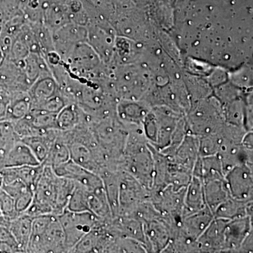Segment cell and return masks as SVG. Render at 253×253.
Listing matches in <instances>:
<instances>
[{"label": "cell", "instance_id": "1", "mask_svg": "<svg viewBox=\"0 0 253 253\" xmlns=\"http://www.w3.org/2000/svg\"><path fill=\"white\" fill-rule=\"evenodd\" d=\"M61 134L73 162L98 174L106 167L104 154L89 124L80 125L71 130L61 131Z\"/></svg>", "mask_w": 253, "mask_h": 253}, {"label": "cell", "instance_id": "2", "mask_svg": "<svg viewBox=\"0 0 253 253\" xmlns=\"http://www.w3.org/2000/svg\"><path fill=\"white\" fill-rule=\"evenodd\" d=\"M42 166V170L33 191V201L23 213L32 218L53 214L54 212L58 176L49 166Z\"/></svg>", "mask_w": 253, "mask_h": 253}, {"label": "cell", "instance_id": "3", "mask_svg": "<svg viewBox=\"0 0 253 253\" xmlns=\"http://www.w3.org/2000/svg\"><path fill=\"white\" fill-rule=\"evenodd\" d=\"M57 217L64 233L66 253H71L83 236L96 226L106 222L89 211L71 212L65 211Z\"/></svg>", "mask_w": 253, "mask_h": 253}, {"label": "cell", "instance_id": "4", "mask_svg": "<svg viewBox=\"0 0 253 253\" xmlns=\"http://www.w3.org/2000/svg\"><path fill=\"white\" fill-rule=\"evenodd\" d=\"M27 253H66L64 233L57 216L53 214L42 230L31 232Z\"/></svg>", "mask_w": 253, "mask_h": 253}, {"label": "cell", "instance_id": "5", "mask_svg": "<svg viewBox=\"0 0 253 253\" xmlns=\"http://www.w3.org/2000/svg\"><path fill=\"white\" fill-rule=\"evenodd\" d=\"M121 168L149 191L154 185V158L149 144L130 156H123Z\"/></svg>", "mask_w": 253, "mask_h": 253}, {"label": "cell", "instance_id": "6", "mask_svg": "<svg viewBox=\"0 0 253 253\" xmlns=\"http://www.w3.org/2000/svg\"><path fill=\"white\" fill-rule=\"evenodd\" d=\"M149 190L146 189L135 178L129 173L121 171L120 174L118 215H132L138 206L149 199Z\"/></svg>", "mask_w": 253, "mask_h": 253}, {"label": "cell", "instance_id": "7", "mask_svg": "<svg viewBox=\"0 0 253 253\" xmlns=\"http://www.w3.org/2000/svg\"><path fill=\"white\" fill-rule=\"evenodd\" d=\"M253 166L240 164L225 174L229 194L233 199L241 201H253Z\"/></svg>", "mask_w": 253, "mask_h": 253}, {"label": "cell", "instance_id": "8", "mask_svg": "<svg viewBox=\"0 0 253 253\" xmlns=\"http://www.w3.org/2000/svg\"><path fill=\"white\" fill-rule=\"evenodd\" d=\"M53 170L56 175L72 179L89 191L104 186V183L99 174L88 170L71 160L59 167L54 168Z\"/></svg>", "mask_w": 253, "mask_h": 253}, {"label": "cell", "instance_id": "9", "mask_svg": "<svg viewBox=\"0 0 253 253\" xmlns=\"http://www.w3.org/2000/svg\"><path fill=\"white\" fill-rule=\"evenodd\" d=\"M253 217L238 218L228 221L224 231L223 253H237L247 236L253 233Z\"/></svg>", "mask_w": 253, "mask_h": 253}, {"label": "cell", "instance_id": "10", "mask_svg": "<svg viewBox=\"0 0 253 253\" xmlns=\"http://www.w3.org/2000/svg\"><path fill=\"white\" fill-rule=\"evenodd\" d=\"M228 221L214 217L207 229L197 239L199 253H223L224 231Z\"/></svg>", "mask_w": 253, "mask_h": 253}, {"label": "cell", "instance_id": "11", "mask_svg": "<svg viewBox=\"0 0 253 253\" xmlns=\"http://www.w3.org/2000/svg\"><path fill=\"white\" fill-rule=\"evenodd\" d=\"M87 38V32L82 26L66 25L55 33L54 42L57 51L68 56L73 48L80 43L84 42Z\"/></svg>", "mask_w": 253, "mask_h": 253}, {"label": "cell", "instance_id": "12", "mask_svg": "<svg viewBox=\"0 0 253 253\" xmlns=\"http://www.w3.org/2000/svg\"><path fill=\"white\" fill-rule=\"evenodd\" d=\"M213 213L207 207L181 219L178 232L190 239H199L214 219Z\"/></svg>", "mask_w": 253, "mask_h": 253}, {"label": "cell", "instance_id": "13", "mask_svg": "<svg viewBox=\"0 0 253 253\" xmlns=\"http://www.w3.org/2000/svg\"><path fill=\"white\" fill-rule=\"evenodd\" d=\"M199 147V137L188 132L174 155L171 157H167L178 166L192 173L195 164L200 156Z\"/></svg>", "mask_w": 253, "mask_h": 253}, {"label": "cell", "instance_id": "14", "mask_svg": "<svg viewBox=\"0 0 253 253\" xmlns=\"http://www.w3.org/2000/svg\"><path fill=\"white\" fill-rule=\"evenodd\" d=\"M67 58L70 68L76 74L89 72L98 64L97 55L84 42L75 46Z\"/></svg>", "mask_w": 253, "mask_h": 253}, {"label": "cell", "instance_id": "15", "mask_svg": "<svg viewBox=\"0 0 253 253\" xmlns=\"http://www.w3.org/2000/svg\"><path fill=\"white\" fill-rule=\"evenodd\" d=\"M149 111L147 104L137 101L120 100L116 104V116L126 126H142L145 118Z\"/></svg>", "mask_w": 253, "mask_h": 253}, {"label": "cell", "instance_id": "16", "mask_svg": "<svg viewBox=\"0 0 253 253\" xmlns=\"http://www.w3.org/2000/svg\"><path fill=\"white\" fill-rule=\"evenodd\" d=\"M41 165L28 145L18 139L13 144L0 163L3 168L37 166Z\"/></svg>", "mask_w": 253, "mask_h": 253}, {"label": "cell", "instance_id": "17", "mask_svg": "<svg viewBox=\"0 0 253 253\" xmlns=\"http://www.w3.org/2000/svg\"><path fill=\"white\" fill-rule=\"evenodd\" d=\"M207 207L205 201L204 181L201 176L191 174L184 194V217ZM183 217V218H184Z\"/></svg>", "mask_w": 253, "mask_h": 253}, {"label": "cell", "instance_id": "18", "mask_svg": "<svg viewBox=\"0 0 253 253\" xmlns=\"http://www.w3.org/2000/svg\"><path fill=\"white\" fill-rule=\"evenodd\" d=\"M91 117L74 103L66 105L56 114V124L57 130L66 131L74 129L81 124H89Z\"/></svg>", "mask_w": 253, "mask_h": 253}, {"label": "cell", "instance_id": "19", "mask_svg": "<svg viewBox=\"0 0 253 253\" xmlns=\"http://www.w3.org/2000/svg\"><path fill=\"white\" fill-rule=\"evenodd\" d=\"M253 201H241L229 197L221 203L213 212L214 217L232 220L246 216L252 217Z\"/></svg>", "mask_w": 253, "mask_h": 253}, {"label": "cell", "instance_id": "20", "mask_svg": "<svg viewBox=\"0 0 253 253\" xmlns=\"http://www.w3.org/2000/svg\"><path fill=\"white\" fill-rule=\"evenodd\" d=\"M59 92L58 83L46 75L38 78L28 91L31 99L32 107L44 102Z\"/></svg>", "mask_w": 253, "mask_h": 253}, {"label": "cell", "instance_id": "21", "mask_svg": "<svg viewBox=\"0 0 253 253\" xmlns=\"http://www.w3.org/2000/svg\"><path fill=\"white\" fill-rule=\"evenodd\" d=\"M121 171L104 168L99 172L104 183L105 191L111 208L113 218L118 215L119 211L120 174Z\"/></svg>", "mask_w": 253, "mask_h": 253}, {"label": "cell", "instance_id": "22", "mask_svg": "<svg viewBox=\"0 0 253 253\" xmlns=\"http://www.w3.org/2000/svg\"><path fill=\"white\" fill-rule=\"evenodd\" d=\"M204 188L206 206L212 213L221 203L230 197L225 178L204 181Z\"/></svg>", "mask_w": 253, "mask_h": 253}, {"label": "cell", "instance_id": "23", "mask_svg": "<svg viewBox=\"0 0 253 253\" xmlns=\"http://www.w3.org/2000/svg\"><path fill=\"white\" fill-rule=\"evenodd\" d=\"M42 164L37 166H23L17 168L1 167V184L13 179H20L24 181L34 191L37 181L42 170Z\"/></svg>", "mask_w": 253, "mask_h": 253}, {"label": "cell", "instance_id": "24", "mask_svg": "<svg viewBox=\"0 0 253 253\" xmlns=\"http://www.w3.org/2000/svg\"><path fill=\"white\" fill-rule=\"evenodd\" d=\"M58 133L59 130L53 129L42 135L28 136L20 139L28 145L38 161L42 164L47 158Z\"/></svg>", "mask_w": 253, "mask_h": 253}, {"label": "cell", "instance_id": "25", "mask_svg": "<svg viewBox=\"0 0 253 253\" xmlns=\"http://www.w3.org/2000/svg\"><path fill=\"white\" fill-rule=\"evenodd\" d=\"M33 218L21 214L10 221L8 229L12 234L21 253H27L31 238Z\"/></svg>", "mask_w": 253, "mask_h": 253}, {"label": "cell", "instance_id": "26", "mask_svg": "<svg viewBox=\"0 0 253 253\" xmlns=\"http://www.w3.org/2000/svg\"><path fill=\"white\" fill-rule=\"evenodd\" d=\"M10 101L8 107L7 121L15 122L24 118L32 108V101L28 91L9 92Z\"/></svg>", "mask_w": 253, "mask_h": 253}, {"label": "cell", "instance_id": "27", "mask_svg": "<svg viewBox=\"0 0 253 253\" xmlns=\"http://www.w3.org/2000/svg\"><path fill=\"white\" fill-rule=\"evenodd\" d=\"M76 187V181L58 176L53 214L58 216L66 211L70 198Z\"/></svg>", "mask_w": 253, "mask_h": 253}, {"label": "cell", "instance_id": "28", "mask_svg": "<svg viewBox=\"0 0 253 253\" xmlns=\"http://www.w3.org/2000/svg\"><path fill=\"white\" fill-rule=\"evenodd\" d=\"M70 160H71V156H70L69 149L61 136V131H59L50 149L47 158L42 165L49 166L54 169L67 163Z\"/></svg>", "mask_w": 253, "mask_h": 253}, {"label": "cell", "instance_id": "29", "mask_svg": "<svg viewBox=\"0 0 253 253\" xmlns=\"http://www.w3.org/2000/svg\"><path fill=\"white\" fill-rule=\"evenodd\" d=\"M201 174L203 181L224 179L225 174L217 155L201 157Z\"/></svg>", "mask_w": 253, "mask_h": 253}, {"label": "cell", "instance_id": "30", "mask_svg": "<svg viewBox=\"0 0 253 253\" xmlns=\"http://www.w3.org/2000/svg\"><path fill=\"white\" fill-rule=\"evenodd\" d=\"M199 139V156L201 157L217 155L223 142L221 131L201 136Z\"/></svg>", "mask_w": 253, "mask_h": 253}, {"label": "cell", "instance_id": "31", "mask_svg": "<svg viewBox=\"0 0 253 253\" xmlns=\"http://www.w3.org/2000/svg\"><path fill=\"white\" fill-rule=\"evenodd\" d=\"M66 211L71 212L89 211L88 205V189L84 186L76 182V187L70 198Z\"/></svg>", "mask_w": 253, "mask_h": 253}, {"label": "cell", "instance_id": "32", "mask_svg": "<svg viewBox=\"0 0 253 253\" xmlns=\"http://www.w3.org/2000/svg\"><path fill=\"white\" fill-rule=\"evenodd\" d=\"M109 253H149L147 248L140 241L126 237H116Z\"/></svg>", "mask_w": 253, "mask_h": 253}, {"label": "cell", "instance_id": "33", "mask_svg": "<svg viewBox=\"0 0 253 253\" xmlns=\"http://www.w3.org/2000/svg\"><path fill=\"white\" fill-rule=\"evenodd\" d=\"M19 138L14 131L12 122L2 121L0 122V160H2L13 144Z\"/></svg>", "mask_w": 253, "mask_h": 253}, {"label": "cell", "instance_id": "34", "mask_svg": "<svg viewBox=\"0 0 253 253\" xmlns=\"http://www.w3.org/2000/svg\"><path fill=\"white\" fill-rule=\"evenodd\" d=\"M20 215L16 211L14 199L0 188V217L9 225L10 221Z\"/></svg>", "mask_w": 253, "mask_h": 253}, {"label": "cell", "instance_id": "35", "mask_svg": "<svg viewBox=\"0 0 253 253\" xmlns=\"http://www.w3.org/2000/svg\"><path fill=\"white\" fill-rule=\"evenodd\" d=\"M9 101V93L0 88V122L7 121Z\"/></svg>", "mask_w": 253, "mask_h": 253}, {"label": "cell", "instance_id": "36", "mask_svg": "<svg viewBox=\"0 0 253 253\" xmlns=\"http://www.w3.org/2000/svg\"><path fill=\"white\" fill-rule=\"evenodd\" d=\"M0 243L9 244V246L17 250L18 253H21L9 229L6 226L1 225V224H0Z\"/></svg>", "mask_w": 253, "mask_h": 253}, {"label": "cell", "instance_id": "37", "mask_svg": "<svg viewBox=\"0 0 253 253\" xmlns=\"http://www.w3.org/2000/svg\"><path fill=\"white\" fill-rule=\"evenodd\" d=\"M253 252V233L249 234L240 246L237 253Z\"/></svg>", "mask_w": 253, "mask_h": 253}, {"label": "cell", "instance_id": "38", "mask_svg": "<svg viewBox=\"0 0 253 253\" xmlns=\"http://www.w3.org/2000/svg\"><path fill=\"white\" fill-rule=\"evenodd\" d=\"M4 59V54H3L2 49H1V46H0V65L3 62Z\"/></svg>", "mask_w": 253, "mask_h": 253}, {"label": "cell", "instance_id": "39", "mask_svg": "<svg viewBox=\"0 0 253 253\" xmlns=\"http://www.w3.org/2000/svg\"><path fill=\"white\" fill-rule=\"evenodd\" d=\"M0 224H1V225L6 226V227L8 228V223L1 217H0Z\"/></svg>", "mask_w": 253, "mask_h": 253}]
</instances>
